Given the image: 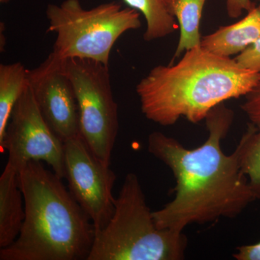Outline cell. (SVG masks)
<instances>
[{"mask_svg": "<svg viewBox=\"0 0 260 260\" xmlns=\"http://www.w3.org/2000/svg\"><path fill=\"white\" fill-rule=\"evenodd\" d=\"M234 119V112L223 103L214 107L205 119L208 139L192 150L160 132L149 135V153L166 164L176 179L174 200L153 212L158 229L183 232L191 224L237 218L256 200L241 168L239 145L231 155L221 149Z\"/></svg>", "mask_w": 260, "mask_h": 260, "instance_id": "6da1fadb", "label": "cell"}, {"mask_svg": "<svg viewBox=\"0 0 260 260\" xmlns=\"http://www.w3.org/2000/svg\"><path fill=\"white\" fill-rule=\"evenodd\" d=\"M259 81V73L200 46L186 51L176 64L153 68L137 85L136 92L149 120L167 126L184 117L198 124L214 107L244 96Z\"/></svg>", "mask_w": 260, "mask_h": 260, "instance_id": "7a4b0ae2", "label": "cell"}, {"mask_svg": "<svg viewBox=\"0 0 260 260\" xmlns=\"http://www.w3.org/2000/svg\"><path fill=\"white\" fill-rule=\"evenodd\" d=\"M18 177L25 220L16 240L0 249V260L88 259L95 227L62 179L37 160Z\"/></svg>", "mask_w": 260, "mask_h": 260, "instance_id": "3957f363", "label": "cell"}, {"mask_svg": "<svg viewBox=\"0 0 260 260\" xmlns=\"http://www.w3.org/2000/svg\"><path fill=\"white\" fill-rule=\"evenodd\" d=\"M187 244L184 233L157 227L138 176L129 173L87 260H181Z\"/></svg>", "mask_w": 260, "mask_h": 260, "instance_id": "277c9868", "label": "cell"}, {"mask_svg": "<svg viewBox=\"0 0 260 260\" xmlns=\"http://www.w3.org/2000/svg\"><path fill=\"white\" fill-rule=\"evenodd\" d=\"M48 32H55L52 53L61 60L90 59L109 66L111 51L123 34L141 27L140 13L116 2L86 10L80 0L48 5Z\"/></svg>", "mask_w": 260, "mask_h": 260, "instance_id": "5b68a950", "label": "cell"}, {"mask_svg": "<svg viewBox=\"0 0 260 260\" xmlns=\"http://www.w3.org/2000/svg\"><path fill=\"white\" fill-rule=\"evenodd\" d=\"M64 68L76 95L80 135L98 158L110 164L119 124L109 66L72 58Z\"/></svg>", "mask_w": 260, "mask_h": 260, "instance_id": "8992f818", "label": "cell"}, {"mask_svg": "<svg viewBox=\"0 0 260 260\" xmlns=\"http://www.w3.org/2000/svg\"><path fill=\"white\" fill-rule=\"evenodd\" d=\"M1 153L17 172L31 160L45 162L61 179L65 177L64 146L39 110L30 84L13 107L3 138Z\"/></svg>", "mask_w": 260, "mask_h": 260, "instance_id": "52a82bcc", "label": "cell"}, {"mask_svg": "<svg viewBox=\"0 0 260 260\" xmlns=\"http://www.w3.org/2000/svg\"><path fill=\"white\" fill-rule=\"evenodd\" d=\"M64 146L68 189L91 220L95 232H99L114 214L116 174L110 164L91 151L81 135L66 140Z\"/></svg>", "mask_w": 260, "mask_h": 260, "instance_id": "ba28073f", "label": "cell"}, {"mask_svg": "<svg viewBox=\"0 0 260 260\" xmlns=\"http://www.w3.org/2000/svg\"><path fill=\"white\" fill-rule=\"evenodd\" d=\"M28 81L39 110L54 133L63 142L80 135L78 102L64 60L51 52L38 68L28 70Z\"/></svg>", "mask_w": 260, "mask_h": 260, "instance_id": "9c48e42d", "label": "cell"}, {"mask_svg": "<svg viewBox=\"0 0 260 260\" xmlns=\"http://www.w3.org/2000/svg\"><path fill=\"white\" fill-rule=\"evenodd\" d=\"M241 109L249 121L238 144L241 168L249 179L256 200H260V81L244 95Z\"/></svg>", "mask_w": 260, "mask_h": 260, "instance_id": "30bf717a", "label": "cell"}, {"mask_svg": "<svg viewBox=\"0 0 260 260\" xmlns=\"http://www.w3.org/2000/svg\"><path fill=\"white\" fill-rule=\"evenodd\" d=\"M237 23L220 27L202 37L200 47L210 53L230 57L239 54L260 37V4Z\"/></svg>", "mask_w": 260, "mask_h": 260, "instance_id": "8fae6325", "label": "cell"}, {"mask_svg": "<svg viewBox=\"0 0 260 260\" xmlns=\"http://www.w3.org/2000/svg\"><path fill=\"white\" fill-rule=\"evenodd\" d=\"M18 174L7 162L0 177V249L16 240L25 220V203Z\"/></svg>", "mask_w": 260, "mask_h": 260, "instance_id": "7c38bea8", "label": "cell"}, {"mask_svg": "<svg viewBox=\"0 0 260 260\" xmlns=\"http://www.w3.org/2000/svg\"><path fill=\"white\" fill-rule=\"evenodd\" d=\"M205 3L206 0H167L168 9L177 20L180 29L179 44L170 64L186 51L200 47V22Z\"/></svg>", "mask_w": 260, "mask_h": 260, "instance_id": "4fadbf2b", "label": "cell"}, {"mask_svg": "<svg viewBox=\"0 0 260 260\" xmlns=\"http://www.w3.org/2000/svg\"><path fill=\"white\" fill-rule=\"evenodd\" d=\"M28 84V70L20 62L0 64V140L13 107Z\"/></svg>", "mask_w": 260, "mask_h": 260, "instance_id": "5bb4252c", "label": "cell"}, {"mask_svg": "<svg viewBox=\"0 0 260 260\" xmlns=\"http://www.w3.org/2000/svg\"><path fill=\"white\" fill-rule=\"evenodd\" d=\"M126 6L136 10L144 16L146 30L143 35L145 42L169 37L179 25L167 7V0H123Z\"/></svg>", "mask_w": 260, "mask_h": 260, "instance_id": "9a60e30c", "label": "cell"}, {"mask_svg": "<svg viewBox=\"0 0 260 260\" xmlns=\"http://www.w3.org/2000/svg\"><path fill=\"white\" fill-rule=\"evenodd\" d=\"M234 59L241 68L260 73V37Z\"/></svg>", "mask_w": 260, "mask_h": 260, "instance_id": "2e32d148", "label": "cell"}, {"mask_svg": "<svg viewBox=\"0 0 260 260\" xmlns=\"http://www.w3.org/2000/svg\"><path fill=\"white\" fill-rule=\"evenodd\" d=\"M255 7L251 0H226L228 15L232 18H238L243 12L250 11Z\"/></svg>", "mask_w": 260, "mask_h": 260, "instance_id": "e0dca14e", "label": "cell"}, {"mask_svg": "<svg viewBox=\"0 0 260 260\" xmlns=\"http://www.w3.org/2000/svg\"><path fill=\"white\" fill-rule=\"evenodd\" d=\"M233 256L237 260H260V242L251 245L239 246Z\"/></svg>", "mask_w": 260, "mask_h": 260, "instance_id": "ac0fdd59", "label": "cell"}, {"mask_svg": "<svg viewBox=\"0 0 260 260\" xmlns=\"http://www.w3.org/2000/svg\"><path fill=\"white\" fill-rule=\"evenodd\" d=\"M12 0H0V3L1 4H8V3H9L10 2H11Z\"/></svg>", "mask_w": 260, "mask_h": 260, "instance_id": "d6986e66", "label": "cell"}]
</instances>
